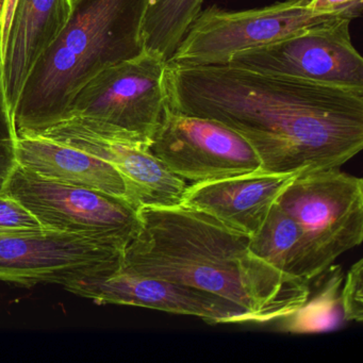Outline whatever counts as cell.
<instances>
[{"instance_id": "6da1fadb", "label": "cell", "mask_w": 363, "mask_h": 363, "mask_svg": "<svg viewBox=\"0 0 363 363\" xmlns=\"http://www.w3.org/2000/svg\"><path fill=\"white\" fill-rule=\"evenodd\" d=\"M164 84L169 108L239 133L264 173L340 167L363 148V89L230 65H167Z\"/></svg>"}, {"instance_id": "7a4b0ae2", "label": "cell", "mask_w": 363, "mask_h": 363, "mask_svg": "<svg viewBox=\"0 0 363 363\" xmlns=\"http://www.w3.org/2000/svg\"><path fill=\"white\" fill-rule=\"evenodd\" d=\"M140 228L121 269L220 295L252 314L257 324L290 315L305 303L309 282L274 267L250 247V235L201 210L141 207Z\"/></svg>"}, {"instance_id": "3957f363", "label": "cell", "mask_w": 363, "mask_h": 363, "mask_svg": "<svg viewBox=\"0 0 363 363\" xmlns=\"http://www.w3.org/2000/svg\"><path fill=\"white\" fill-rule=\"evenodd\" d=\"M148 0H72L69 21L33 67L14 110L18 137L65 118L78 91L97 74L144 52Z\"/></svg>"}, {"instance_id": "277c9868", "label": "cell", "mask_w": 363, "mask_h": 363, "mask_svg": "<svg viewBox=\"0 0 363 363\" xmlns=\"http://www.w3.org/2000/svg\"><path fill=\"white\" fill-rule=\"evenodd\" d=\"M167 67L162 57L143 52L108 67L78 91L61 122L148 150L167 105Z\"/></svg>"}, {"instance_id": "5b68a950", "label": "cell", "mask_w": 363, "mask_h": 363, "mask_svg": "<svg viewBox=\"0 0 363 363\" xmlns=\"http://www.w3.org/2000/svg\"><path fill=\"white\" fill-rule=\"evenodd\" d=\"M276 203L301 227L309 282L362 243V178L339 167L303 172Z\"/></svg>"}, {"instance_id": "8992f818", "label": "cell", "mask_w": 363, "mask_h": 363, "mask_svg": "<svg viewBox=\"0 0 363 363\" xmlns=\"http://www.w3.org/2000/svg\"><path fill=\"white\" fill-rule=\"evenodd\" d=\"M4 192L44 227L126 247L140 228L138 209L120 197L43 177L16 165Z\"/></svg>"}, {"instance_id": "52a82bcc", "label": "cell", "mask_w": 363, "mask_h": 363, "mask_svg": "<svg viewBox=\"0 0 363 363\" xmlns=\"http://www.w3.org/2000/svg\"><path fill=\"white\" fill-rule=\"evenodd\" d=\"M309 0H284L267 7L228 11L211 6L197 16L167 65H226L238 52L284 39L333 18L307 9Z\"/></svg>"}, {"instance_id": "ba28073f", "label": "cell", "mask_w": 363, "mask_h": 363, "mask_svg": "<svg viewBox=\"0 0 363 363\" xmlns=\"http://www.w3.org/2000/svg\"><path fill=\"white\" fill-rule=\"evenodd\" d=\"M350 22L333 18L306 27L238 52L226 65L312 84L363 89V59L352 44Z\"/></svg>"}, {"instance_id": "9c48e42d", "label": "cell", "mask_w": 363, "mask_h": 363, "mask_svg": "<svg viewBox=\"0 0 363 363\" xmlns=\"http://www.w3.org/2000/svg\"><path fill=\"white\" fill-rule=\"evenodd\" d=\"M110 242L67 231L0 235V281L30 286H67L118 269L123 252Z\"/></svg>"}, {"instance_id": "30bf717a", "label": "cell", "mask_w": 363, "mask_h": 363, "mask_svg": "<svg viewBox=\"0 0 363 363\" xmlns=\"http://www.w3.org/2000/svg\"><path fill=\"white\" fill-rule=\"evenodd\" d=\"M148 150L175 175L193 184L263 172L258 155L239 133L167 105Z\"/></svg>"}, {"instance_id": "8fae6325", "label": "cell", "mask_w": 363, "mask_h": 363, "mask_svg": "<svg viewBox=\"0 0 363 363\" xmlns=\"http://www.w3.org/2000/svg\"><path fill=\"white\" fill-rule=\"evenodd\" d=\"M65 290L99 305L135 306L201 318L209 324L257 323L241 306L208 291L129 273L118 267L74 280Z\"/></svg>"}, {"instance_id": "7c38bea8", "label": "cell", "mask_w": 363, "mask_h": 363, "mask_svg": "<svg viewBox=\"0 0 363 363\" xmlns=\"http://www.w3.org/2000/svg\"><path fill=\"white\" fill-rule=\"evenodd\" d=\"M38 135L84 150L113 165L124 178L129 199L137 209L176 207L184 203L189 186L186 180L169 171L147 148L99 137L69 121Z\"/></svg>"}, {"instance_id": "4fadbf2b", "label": "cell", "mask_w": 363, "mask_h": 363, "mask_svg": "<svg viewBox=\"0 0 363 363\" xmlns=\"http://www.w3.org/2000/svg\"><path fill=\"white\" fill-rule=\"evenodd\" d=\"M298 174L258 172L195 182L186 189L182 205L250 237L262 227L274 203Z\"/></svg>"}, {"instance_id": "5bb4252c", "label": "cell", "mask_w": 363, "mask_h": 363, "mask_svg": "<svg viewBox=\"0 0 363 363\" xmlns=\"http://www.w3.org/2000/svg\"><path fill=\"white\" fill-rule=\"evenodd\" d=\"M72 0H16L3 48L6 97L14 113L33 67L67 25Z\"/></svg>"}, {"instance_id": "9a60e30c", "label": "cell", "mask_w": 363, "mask_h": 363, "mask_svg": "<svg viewBox=\"0 0 363 363\" xmlns=\"http://www.w3.org/2000/svg\"><path fill=\"white\" fill-rule=\"evenodd\" d=\"M16 157L18 165L43 177L99 190L133 206L120 172L107 161L84 150L41 135H23L18 137Z\"/></svg>"}, {"instance_id": "2e32d148", "label": "cell", "mask_w": 363, "mask_h": 363, "mask_svg": "<svg viewBox=\"0 0 363 363\" xmlns=\"http://www.w3.org/2000/svg\"><path fill=\"white\" fill-rule=\"evenodd\" d=\"M250 247L279 271L309 282L301 227L277 203H274L262 227L250 235Z\"/></svg>"}, {"instance_id": "e0dca14e", "label": "cell", "mask_w": 363, "mask_h": 363, "mask_svg": "<svg viewBox=\"0 0 363 363\" xmlns=\"http://www.w3.org/2000/svg\"><path fill=\"white\" fill-rule=\"evenodd\" d=\"M203 0H148L142 23L144 52L169 60L201 12Z\"/></svg>"}, {"instance_id": "ac0fdd59", "label": "cell", "mask_w": 363, "mask_h": 363, "mask_svg": "<svg viewBox=\"0 0 363 363\" xmlns=\"http://www.w3.org/2000/svg\"><path fill=\"white\" fill-rule=\"evenodd\" d=\"M343 274L340 267L330 272L312 298L308 296L301 307L280 318V328L286 333H311L333 330L345 322L341 303Z\"/></svg>"}, {"instance_id": "d6986e66", "label": "cell", "mask_w": 363, "mask_h": 363, "mask_svg": "<svg viewBox=\"0 0 363 363\" xmlns=\"http://www.w3.org/2000/svg\"><path fill=\"white\" fill-rule=\"evenodd\" d=\"M16 145L18 135L13 113L8 104L4 86L3 50L0 42V194L5 191L8 180L18 165Z\"/></svg>"}, {"instance_id": "ffe728a7", "label": "cell", "mask_w": 363, "mask_h": 363, "mask_svg": "<svg viewBox=\"0 0 363 363\" xmlns=\"http://www.w3.org/2000/svg\"><path fill=\"white\" fill-rule=\"evenodd\" d=\"M24 206L7 193L0 194V235L48 230Z\"/></svg>"}, {"instance_id": "44dd1931", "label": "cell", "mask_w": 363, "mask_h": 363, "mask_svg": "<svg viewBox=\"0 0 363 363\" xmlns=\"http://www.w3.org/2000/svg\"><path fill=\"white\" fill-rule=\"evenodd\" d=\"M341 303L345 322L363 320V260L357 261L346 275L341 289Z\"/></svg>"}, {"instance_id": "7402d4cb", "label": "cell", "mask_w": 363, "mask_h": 363, "mask_svg": "<svg viewBox=\"0 0 363 363\" xmlns=\"http://www.w3.org/2000/svg\"><path fill=\"white\" fill-rule=\"evenodd\" d=\"M307 9L318 16L354 20L362 16L363 0H309Z\"/></svg>"}, {"instance_id": "603a6c76", "label": "cell", "mask_w": 363, "mask_h": 363, "mask_svg": "<svg viewBox=\"0 0 363 363\" xmlns=\"http://www.w3.org/2000/svg\"><path fill=\"white\" fill-rule=\"evenodd\" d=\"M16 0H0V42L1 50L7 41Z\"/></svg>"}]
</instances>
